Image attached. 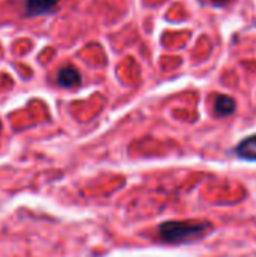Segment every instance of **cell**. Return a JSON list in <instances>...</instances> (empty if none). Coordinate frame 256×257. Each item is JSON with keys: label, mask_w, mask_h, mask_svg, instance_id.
Returning a JSON list of instances; mask_svg holds the SVG:
<instances>
[{"label": "cell", "mask_w": 256, "mask_h": 257, "mask_svg": "<svg viewBox=\"0 0 256 257\" xmlns=\"http://www.w3.org/2000/svg\"><path fill=\"white\" fill-rule=\"evenodd\" d=\"M235 111V101L228 95H217L214 99V113L219 117L229 116Z\"/></svg>", "instance_id": "obj_4"}, {"label": "cell", "mask_w": 256, "mask_h": 257, "mask_svg": "<svg viewBox=\"0 0 256 257\" xmlns=\"http://www.w3.org/2000/svg\"><path fill=\"white\" fill-rule=\"evenodd\" d=\"M214 5H217V6H222V5H225V3H228L229 0H211Z\"/></svg>", "instance_id": "obj_6"}, {"label": "cell", "mask_w": 256, "mask_h": 257, "mask_svg": "<svg viewBox=\"0 0 256 257\" xmlns=\"http://www.w3.org/2000/svg\"><path fill=\"white\" fill-rule=\"evenodd\" d=\"M210 229L211 223L208 221H166L158 227V236L167 244H187L204 238Z\"/></svg>", "instance_id": "obj_1"}, {"label": "cell", "mask_w": 256, "mask_h": 257, "mask_svg": "<svg viewBox=\"0 0 256 257\" xmlns=\"http://www.w3.org/2000/svg\"><path fill=\"white\" fill-rule=\"evenodd\" d=\"M81 81V77H80V72L74 68V66H63L62 69H59L57 72V83L59 86L62 87H74V86H78Z\"/></svg>", "instance_id": "obj_2"}, {"label": "cell", "mask_w": 256, "mask_h": 257, "mask_svg": "<svg viewBox=\"0 0 256 257\" xmlns=\"http://www.w3.org/2000/svg\"><path fill=\"white\" fill-rule=\"evenodd\" d=\"M59 0H24L27 15H41L48 12Z\"/></svg>", "instance_id": "obj_5"}, {"label": "cell", "mask_w": 256, "mask_h": 257, "mask_svg": "<svg viewBox=\"0 0 256 257\" xmlns=\"http://www.w3.org/2000/svg\"><path fill=\"white\" fill-rule=\"evenodd\" d=\"M235 154L246 161H256V134L246 137L244 140H241L237 148H235Z\"/></svg>", "instance_id": "obj_3"}]
</instances>
